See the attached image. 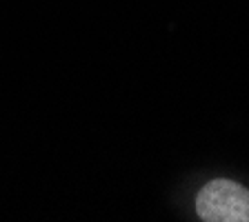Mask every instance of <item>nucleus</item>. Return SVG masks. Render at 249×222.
<instances>
[{
	"label": "nucleus",
	"mask_w": 249,
	"mask_h": 222,
	"mask_svg": "<svg viewBox=\"0 0 249 222\" xmlns=\"http://www.w3.org/2000/svg\"><path fill=\"white\" fill-rule=\"evenodd\" d=\"M194 213L202 222H249V187L236 178H212L194 196Z\"/></svg>",
	"instance_id": "nucleus-1"
}]
</instances>
